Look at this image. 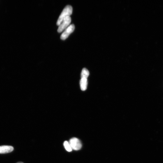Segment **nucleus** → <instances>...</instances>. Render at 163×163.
<instances>
[{"instance_id": "obj_1", "label": "nucleus", "mask_w": 163, "mask_h": 163, "mask_svg": "<svg viewBox=\"0 0 163 163\" xmlns=\"http://www.w3.org/2000/svg\"><path fill=\"white\" fill-rule=\"evenodd\" d=\"M73 12V8L70 5H67L64 8L59 16L57 22V25L59 26L63 20L68 16H70Z\"/></svg>"}, {"instance_id": "obj_2", "label": "nucleus", "mask_w": 163, "mask_h": 163, "mask_svg": "<svg viewBox=\"0 0 163 163\" xmlns=\"http://www.w3.org/2000/svg\"><path fill=\"white\" fill-rule=\"evenodd\" d=\"M69 143L72 150H80L82 148V143L81 141L77 138H72L69 141Z\"/></svg>"}, {"instance_id": "obj_3", "label": "nucleus", "mask_w": 163, "mask_h": 163, "mask_svg": "<svg viewBox=\"0 0 163 163\" xmlns=\"http://www.w3.org/2000/svg\"><path fill=\"white\" fill-rule=\"evenodd\" d=\"M71 22V18L70 16H68L64 19L61 22L57 29V32L61 33L67 28L69 26Z\"/></svg>"}, {"instance_id": "obj_4", "label": "nucleus", "mask_w": 163, "mask_h": 163, "mask_svg": "<svg viewBox=\"0 0 163 163\" xmlns=\"http://www.w3.org/2000/svg\"><path fill=\"white\" fill-rule=\"evenodd\" d=\"M75 29V26L74 24H71L66 28L61 34V38L62 40L66 39L70 34L73 32Z\"/></svg>"}, {"instance_id": "obj_5", "label": "nucleus", "mask_w": 163, "mask_h": 163, "mask_svg": "<svg viewBox=\"0 0 163 163\" xmlns=\"http://www.w3.org/2000/svg\"><path fill=\"white\" fill-rule=\"evenodd\" d=\"M14 148L11 146L4 145L0 146V154H7L13 150Z\"/></svg>"}, {"instance_id": "obj_6", "label": "nucleus", "mask_w": 163, "mask_h": 163, "mask_svg": "<svg viewBox=\"0 0 163 163\" xmlns=\"http://www.w3.org/2000/svg\"><path fill=\"white\" fill-rule=\"evenodd\" d=\"M80 84L81 90L83 91L86 90L87 87V79L81 78L80 81Z\"/></svg>"}, {"instance_id": "obj_7", "label": "nucleus", "mask_w": 163, "mask_h": 163, "mask_svg": "<svg viewBox=\"0 0 163 163\" xmlns=\"http://www.w3.org/2000/svg\"><path fill=\"white\" fill-rule=\"evenodd\" d=\"M89 75V72L87 69L86 68H83L81 73V78L87 79Z\"/></svg>"}, {"instance_id": "obj_8", "label": "nucleus", "mask_w": 163, "mask_h": 163, "mask_svg": "<svg viewBox=\"0 0 163 163\" xmlns=\"http://www.w3.org/2000/svg\"><path fill=\"white\" fill-rule=\"evenodd\" d=\"M63 145L67 151L69 152H71L72 151V149L69 142L67 141H65L64 142Z\"/></svg>"}, {"instance_id": "obj_9", "label": "nucleus", "mask_w": 163, "mask_h": 163, "mask_svg": "<svg viewBox=\"0 0 163 163\" xmlns=\"http://www.w3.org/2000/svg\"><path fill=\"white\" fill-rule=\"evenodd\" d=\"M17 163H23L22 162H17Z\"/></svg>"}]
</instances>
